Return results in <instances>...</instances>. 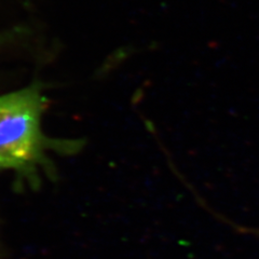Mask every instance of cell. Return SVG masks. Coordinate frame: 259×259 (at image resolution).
Returning <instances> with one entry per match:
<instances>
[{
    "label": "cell",
    "mask_w": 259,
    "mask_h": 259,
    "mask_svg": "<svg viewBox=\"0 0 259 259\" xmlns=\"http://www.w3.org/2000/svg\"><path fill=\"white\" fill-rule=\"evenodd\" d=\"M47 99L37 83L0 95V169L14 172L32 187L41 173L52 172L50 152L70 153L79 142L52 140L45 134Z\"/></svg>",
    "instance_id": "6da1fadb"
},
{
    "label": "cell",
    "mask_w": 259,
    "mask_h": 259,
    "mask_svg": "<svg viewBox=\"0 0 259 259\" xmlns=\"http://www.w3.org/2000/svg\"><path fill=\"white\" fill-rule=\"evenodd\" d=\"M19 34H20L19 29L9 30V31H7V32H4V34H0V44H2L3 41H6V40H8V39L10 40L13 36L19 35Z\"/></svg>",
    "instance_id": "7a4b0ae2"
}]
</instances>
